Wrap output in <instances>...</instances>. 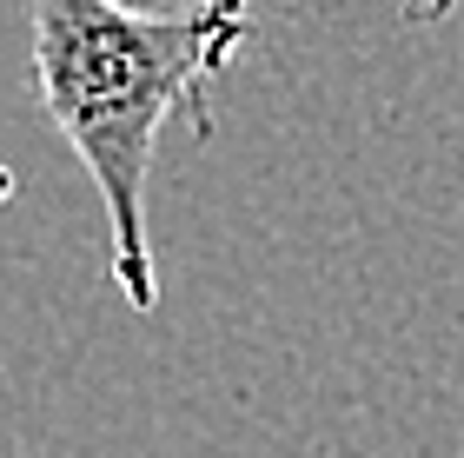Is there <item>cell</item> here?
Returning <instances> with one entry per match:
<instances>
[{"label":"cell","mask_w":464,"mask_h":458,"mask_svg":"<svg viewBox=\"0 0 464 458\" xmlns=\"http://www.w3.org/2000/svg\"><path fill=\"white\" fill-rule=\"evenodd\" d=\"M34 87L53 133L87 166L107 206V273L140 312L160 306V266L146 233L160 133L186 113L193 133H213V87L252 34L246 0L193 7H126V0H27Z\"/></svg>","instance_id":"6da1fadb"},{"label":"cell","mask_w":464,"mask_h":458,"mask_svg":"<svg viewBox=\"0 0 464 458\" xmlns=\"http://www.w3.org/2000/svg\"><path fill=\"white\" fill-rule=\"evenodd\" d=\"M398 14H405L411 27H438V20L458 14V0H398Z\"/></svg>","instance_id":"7a4b0ae2"},{"label":"cell","mask_w":464,"mask_h":458,"mask_svg":"<svg viewBox=\"0 0 464 458\" xmlns=\"http://www.w3.org/2000/svg\"><path fill=\"white\" fill-rule=\"evenodd\" d=\"M14 186H20V180H14V166H0V206L14 200Z\"/></svg>","instance_id":"3957f363"}]
</instances>
